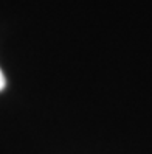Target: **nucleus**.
<instances>
[{
  "mask_svg": "<svg viewBox=\"0 0 152 154\" xmlns=\"http://www.w3.org/2000/svg\"><path fill=\"white\" fill-rule=\"evenodd\" d=\"M5 84H6V81H5V75H3V72L0 70V90H2V89L5 87Z\"/></svg>",
  "mask_w": 152,
  "mask_h": 154,
  "instance_id": "1",
  "label": "nucleus"
}]
</instances>
